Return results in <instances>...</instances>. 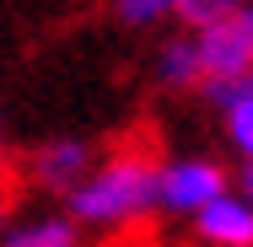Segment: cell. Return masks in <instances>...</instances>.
Masks as SVG:
<instances>
[{
  "label": "cell",
  "instance_id": "cell-1",
  "mask_svg": "<svg viewBox=\"0 0 253 247\" xmlns=\"http://www.w3.org/2000/svg\"><path fill=\"white\" fill-rule=\"evenodd\" d=\"M65 210L92 231H119L156 215V161L135 145L92 161V172L65 194Z\"/></svg>",
  "mask_w": 253,
  "mask_h": 247
},
{
  "label": "cell",
  "instance_id": "cell-2",
  "mask_svg": "<svg viewBox=\"0 0 253 247\" xmlns=\"http://www.w3.org/2000/svg\"><path fill=\"white\" fill-rule=\"evenodd\" d=\"M226 188H232V177H226V167L210 161V156H172V161H156V210H162V215L189 220V215H200L205 204L215 194H226Z\"/></svg>",
  "mask_w": 253,
  "mask_h": 247
},
{
  "label": "cell",
  "instance_id": "cell-3",
  "mask_svg": "<svg viewBox=\"0 0 253 247\" xmlns=\"http://www.w3.org/2000/svg\"><path fill=\"white\" fill-rule=\"evenodd\" d=\"M200 49V86L205 81H232L253 70V0H237L221 22L194 33Z\"/></svg>",
  "mask_w": 253,
  "mask_h": 247
},
{
  "label": "cell",
  "instance_id": "cell-4",
  "mask_svg": "<svg viewBox=\"0 0 253 247\" xmlns=\"http://www.w3.org/2000/svg\"><path fill=\"white\" fill-rule=\"evenodd\" d=\"M194 237L205 247H253V199L232 183L226 194H215L200 215H189Z\"/></svg>",
  "mask_w": 253,
  "mask_h": 247
},
{
  "label": "cell",
  "instance_id": "cell-5",
  "mask_svg": "<svg viewBox=\"0 0 253 247\" xmlns=\"http://www.w3.org/2000/svg\"><path fill=\"white\" fill-rule=\"evenodd\" d=\"M92 161H97L92 140H81V135H59V140H49V145H38V156H33V183L65 199L86 172H92Z\"/></svg>",
  "mask_w": 253,
  "mask_h": 247
},
{
  "label": "cell",
  "instance_id": "cell-6",
  "mask_svg": "<svg viewBox=\"0 0 253 247\" xmlns=\"http://www.w3.org/2000/svg\"><path fill=\"white\" fill-rule=\"evenodd\" d=\"M200 92H205V102L221 113V129H226L232 150L248 161L253 156V70L248 75H232V81H205Z\"/></svg>",
  "mask_w": 253,
  "mask_h": 247
},
{
  "label": "cell",
  "instance_id": "cell-7",
  "mask_svg": "<svg viewBox=\"0 0 253 247\" xmlns=\"http://www.w3.org/2000/svg\"><path fill=\"white\" fill-rule=\"evenodd\" d=\"M0 247H86V226L70 210H43V215H27V220L5 226Z\"/></svg>",
  "mask_w": 253,
  "mask_h": 247
},
{
  "label": "cell",
  "instance_id": "cell-8",
  "mask_svg": "<svg viewBox=\"0 0 253 247\" xmlns=\"http://www.w3.org/2000/svg\"><path fill=\"white\" fill-rule=\"evenodd\" d=\"M156 81L167 92H200V49H194V33H178L156 49Z\"/></svg>",
  "mask_w": 253,
  "mask_h": 247
},
{
  "label": "cell",
  "instance_id": "cell-9",
  "mask_svg": "<svg viewBox=\"0 0 253 247\" xmlns=\"http://www.w3.org/2000/svg\"><path fill=\"white\" fill-rule=\"evenodd\" d=\"M172 11H178V0H113V16L124 27H162V22H172Z\"/></svg>",
  "mask_w": 253,
  "mask_h": 247
},
{
  "label": "cell",
  "instance_id": "cell-10",
  "mask_svg": "<svg viewBox=\"0 0 253 247\" xmlns=\"http://www.w3.org/2000/svg\"><path fill=\"white\" fill-rule=\"evenodd\" d=\"M232 5H237V0H178V11H172V16H178V27H183V33H200V27H210V22H221Z\"/></svg>",
  "mask_w": 253,
  "mask_h": 247
},
{
  "label": "cell",
  "instance_id": "cell-11",
  "mask_svg": "<svg viewBox=\"0 0 253 247\" xmlns=\"http://www.w3.org/2000/svg\"><path fill=\"white\" fill-rule=\"evenodd\" d=\"M237 188H243V194L253 199V156H248V161H243V172H237Z\"/></svg>",
  "mask_w": 253,
  "mask_h": 247
},
{
  "label": "cell",
  "instance_id": "cell-12",
  "mask_svg": "<svg viewBox=\"0 0 253 247\" xmlns=\"http://www.w3.org/2000/svg\"><path fill=\"white\" fill-rule=\"evenodd\" d=\"M0 156H5V118H0Z\"/></svg>",
  "mask_w": 253,
  "mask_h": 247
},
{
  "label": "cell",
  "instance_id": "cell-13",
  "mask_svg": "<svg viewBox=\"0 0 253 247\" xmlns=\"http://www.w3.org/2000/svg\"><path fill=\"white\" fill-rule=\"evenodd\" d=\"M0 220H5V188H0Z\"/></svg>",
  "mask_w": 253,
  "mask_h": 247
}]
</instances>
